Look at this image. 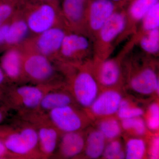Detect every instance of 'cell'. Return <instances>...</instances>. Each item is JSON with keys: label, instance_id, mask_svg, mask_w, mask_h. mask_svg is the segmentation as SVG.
<instances>
[{"label": "cell", "instance_id": "obj_1", "mask_svg": "<svg viewBox=\"0 0 159 159\" xmlns=\"http://www.w3.org/2000/svg\"><path fill=\"white\" fill-rule=\"evenodd\" d=\"M124 7L114 12L94 38V60L102 61L108 58L113 51L114 45L119 42L127 25Z\"/></svg>", "mask_w": 159, "mask_h": 159}, {"label": "cell", "instance_id": "obj_2", "mask_svg": "<svg viewBox=\"0 0 159 159\" xmlns=\"http://www.w3.org/2000/svg\"><path fill=\"white\" fill-rule=\"evenodd\" d=\"M7 133L1 140L10 157H42L39 148L37 129L32 123L26 124Z\"/></svg>", "mask_w": 159, "mask_h": 159}, {"label": "cell", "instance_id": "obj_3", "mask_svg": "<svg viewBox=\"0 0 159 159\" xmlns=\"http://www.w3.org/2000/svg\"><path fill=\"white\" fill-rule=\"evenodd\" d=\"M57 87L51 84L22 85L10 90L8 99L10 105L21 113L35 111L45 94Z\"/></svg>", "mask_w": 159, "mask_h": 159}, {"label": "cell", "instance_id": "obj_4", "mask_svg": "<svg viewBox=\"0 0 159 159\" xmlns=\"http://www.w3.org/2000/svg\"><path fill=\"white\" fill-rule=\"evenodd\" d=\"M124 7L108 0H90L86 19L87 33L94 39L107 20L119 8Z\"/></svg>", "mask_w": 159, "mask_h": 159}, {"label": "cell", "instance_id": "obj_5", "mask_svg": "<svg viewBox=\"0 0 159 159\" xmlns=\"http://www.w3.org/2000/svg\"><path fill=\"white\" fill-rule=\"evenodd\" d=\"M30 119V122L37 129L39 148L42 157H51L57 148L60 132L49 121L46 114L33 113Z\"/></svg>", "mask_w": 159, "mask_h": 159}, {"label": "cell", "instance_id": "obj_6", "mask_svg": "<svg viewBox=\"0 0 159 159\" xmlns=\"http://www.w3.org/2000/svg\"><path fill=\"white\" fill-rule=\"evenodd\" d=\"M98 81L88 70L80 71L74 77L71 87V94L80 106L89 108L99 94Z\"/></svg>", "mask_w": 159, "mask_h": 159}, {"label": "cell", "instance_id": "obj_7", "mask_svg": "<svg viewBox=\"0 0 159 159\" xmlns=\"http://www.w3.org/2000/svg\"><path fill=\"white\" fill-rule=\"evenodd\" d=\"M46 114L49 121L60 132L79 131L84 126L83 115L73 105L54 108Z\"/></svg>", "mask_w": 159, "mask_h": 159}, {"label": "cell", "instance_id": "obj_8", "mask_svg": "<svg viewBox=\"0 0 159 159\" xmlns=\"http://www.w3.org/2000/svg\"><path fill=\"white\" fill-rule=\"evenodd\" d=\"M129 43L118 57L107 58L102 61L94 60L96 66V79L102 86L111 87L116 85L121 79V58L133 48V46Z\"/></svg>", "mask_w": 159, "mask_h": 159}, {"label": "cell", "instance_id": "obj_9", "mask_svg": "<svg viewBox=\"0 0 159 159\" xmlns=\"http://www.w3.org/2000/svg\"><path fill=\"white\" fill-rule=\"evenodd\" d=\"M60 50L66 58L94 57L93 40L85 33L66 34Z\"/></svg>", "mask_w": 159, "mask_h": 159}, {"label": "cell", "instance_id": "obj_10", "mask_svg": "<svg viewBox=\"0 0 159 159\" xmlns=\"http://www.w3.org/2000/svg\"><path fill=\"white\" fill-rule=\"evenodd\" d=\"M23 66L26 75L40 84H47L45 83L52 78L54 73V67L43 54L31 55L26 59Z\"/></svg>", "mask_w": 159, "mask_h": 159}, {"label": "cell", "instance_id": "obj_11", "mask_svg": "<svg viewBox=\"0 0 159 159\" xmlns=\"http://www.w3.org/2000/svg\"><path fill=\"white\" fill-rule=\"evenodd\" d=\"M159 3V0H129L125 6L127 25L120 39L134 34L143 17L151 9Z\"/></svg>", "mask_w": 159, "mask_h": 159}, {"label": "cell", "instance_id": "obj_12", "mask_svg": "<svg viewBox=\"0 0 159 159\" xmlns=\"http://www.w3.org/2000/svg\"><path fill=\"white\" fill-rule=\"evenodd\" d=\"M131 88L141 95L159 94V78L155 70L150 66L144 67L135 73L130 81Z\"/></svg>", "mask_w": 159, "mask_h": 159}, {"label": "cell", "instance_id": "obj_13", "mask_svg": "<svg viewBox=\"0 0 159 159\" xmlns=\"http://www.w3.org/2000/svg\"><path fill=\"white\" fill-rule=\"evenodd\" d=\"M56 14L54 5L45 2L41 4L29 16L27 23L29 29L41 34L52 28Z\"/></svg>", "mask_w": 159, "mask_h": 159}, {"label": "cell", "instance_id": "obj_14", "mask_svg": "<svg viewBox=\"0 0 159 159\" xmlns=\"http://www.w3.org/2000/svg\"><path fill=\"white\" fill-rule=\"evenodd\" d=\"M122 99L118 91L107 90L98 95L89 108L95 116H109L117 113Z\"/></svg>", "mask_w": 159, "mask_h": 159}, {"label": "cell", "instance_id": "obj_15", "mask_svg": "<svg viewBox=\"0 0 159 159\" xmlns=\"http://www.w3.org/2000/svg\"><path fill=\"white\" fill-rule=\"evenodd\" d=\"M90 0H63L64 14L71 24L77 25L87 34L86 30L87 11Z\"/></svg>", "mask_w": 159, "mask_h": 159}, {"label": "cell", "instance_id": "obj_16", "mask_svg": "<svg viewBox=\"0 0 159 159\" xmlns=\"http://www.w3.org/2000/svg\"><path fill=\"white\" fill-rule=\"evenodd\" d=\"M74 101L75 100L72 94L55 88L45 94L35 111L40 114H46L54 108L73 105Z\"/></svg>", "mask_w": 159, "mask_h": 159}, {"label": "cell", "instance_id": "obj_17", "mask_svg": "<svg viewBox=\"0 0 159 159\" xmlns=\"http://www.w3.org/2000/svg\"><path fill=\"white\" fill-rule=\"evenodd\" d=\"M85 140L79 131L63 133L60 141L58 152L61 156L73 158L84 149Z\"/></svg>", "mask_w": 159, "mask_h": 159}, {"label": "cell", "instance_id": "obj_18", "mask_svg": "<svg viewBox=\"0 0 159 159\" xmlns=\"http://www.w3.org/2000/svg\"><path fill=\"white\" fill-rule=\"evenodd\" d=\"M66 34L63 29L51 28L41 34L37 46L43 55H48L60 50L64 38Z\"/></svg>", "mask_w": 159, "mask_h": 159}, {"label": "cell", "instance_id": "obj_19", "mask_svg": "<svg viewBox=\"0 0 159 159\" xmlns=\"http://www.w3.org/2000/svg\"><path fill=\"white\" fill-rule=\"evenodd\" d=\"M134 45H139L143 52L149 56L158 55L159 28L153 29L137 37H132Z\"/></svg>", "mask_w": 159, "mask_h": 159}, {"label": "cell", "instance_id": "obj_20", "mask_svg": "<svg viewBox=\"0 0 159 159\" xmlns=\"http://www.w3.org/2000/svg\"><path fill=\"white\" fill-rule=\"evenodd\" d=\"M106 140L98 129L91 132L87 137L84 146L87 157L90 158L97 159L102 156L106 145Z\"/></svg>", "mask_w": 159, "mask_h": 159}, {"label": "cell", "instance_id": "obj_21", "mask_svg": "<svg viewBox=\"0 0 159 159\" xmlns=\"http://www.w3.org/2000/svg\"><path fill=\"white\" fill-rule=\"evenodd\" d=\"M1 66L5 75L9 79L17 80L20 76L21 61L17 51H10L5 54L2 58Z\"/></svg>", "mask_w": 159, "mask_h": 159}, {"label": "cell", "instance_id": "obj_22", "mask_svg": "<svg viewBox=\"0 0 159 159\" xmlns=\"http://www.w3.org/2000/svg\"><path fill=\"white\" fill-rule=\"evenodd\" d=\"M133 37H137L153 29L159 28V3L146 13L140 22Z\"/></svg>", "mask_w": 159, "mask_h": 159}, {"label": "cell", "instance_id": "obj_23", "mask_svg": "<svg viewBox=\"0 0 159 159\" xmlns=\"http://www.w3.org/2000/svg\"><path fill=\"white\" fill-rule=\"evenodd\" d=\"M146 146L145 141L139 138H133L127 141L125 147V158L141 159L146 152Z\"/></svg>", "mask_w": 159, "mask_h": 159}, {"label": "cell", "instance_id": "obj_24", "mask_svg": "<svg viewBox=\"0 0 159 159\" xmlns=\"http://www.w3.org/2000/svg\"><path fill=\"white\" fill-rule=\"evenodd\" d=\"M98 130L103 135L105 139L114 140L120 135L122 132V126L117 119L108 118L99 122Z\"/></svg>", "mask_w": 159, "mask_h": 159}, {"label": "cell", "instance_id": "obj_25", "mask_svg": "<svg viewBox=\"0 0 159 159\" xmlns=\"http://www.w3.org/2000/svg\"><path fill=\"white\" fill-rule=\"evenodd\" d=\"M29 28L27 23L23 20L17 21L9 26L5 41L13 44L21 40L26 36Z\"/></svg>", "mask_w": 159, "mask_h": 159}, {"label": "cell", "instance_id": "obj_26", "mask_svg": "<svg viewBox=\"0 0 159 159\" xmlns=\"http://www.w3.org/2000/svg\"><path fill=\"white\" fill-rule=\"evenodd\" d=\"M144 113V111L142 109L132 106L128 100L122 99L116 114L119 119L122 120L142 117Z\"/></svg>", "mask_w": 159, "mask_h": 159}, {"label": "cell", "instance_id": "obj_27", "mask_svg": "<svg viewBox=\"0 0 159 159\" xmlns=\"http://www.w3.org/2000/svg\"><path fill=\"white\" fill-rule=\"evenodd\" d=\"M122 128L125 130H132L137 135L142 136L146 130V122L141 117L121 120Z\"/></svg>", "mask_w": 159, "mask_h": 159}, {"label": "cell", "instance_id": "obj_28", "mask_svg": "<svg viewBox=\"0 0 159 159\" xmlns=\"http://www.w3.org/2000/svg\"><path fill=\"white\" fill-rule=\"evenodd\" d=\"M102 156L106 159H125V152L122 149V143L118 140H112L106 145Z\"/></svg>", "mask_w": 159, "mask_h": 159}, {"label": "cell", "instance_id": "obj_29", "mask_svg": "<svg viewBox=\"0 0 159 159\" xmlns=\"http://www.w3.org/2000/svg\"><path fill=\"white\" fill-rule=\"evenodd\" d=\"M146 126L151 130L156 131L159 127V107L157 102H153L149 106Z\"/></svg>", "mask_w": 159, "mask_h": 159}, {"label": "cell", "instance_id": "obj_30", "mask_svg": "<svg viewBox=\"0 0 159 159\" xmlns=\"http://www.w3.org/2000/svg\"><path fill=\"white\" fill-rule=\"evenodd\" d=\"M0 2V26L4 25V23L10 16L13 7L10 2V0H1Z\"/></svg>", "mask_w": 159, "mask_h": 159}, {"label": "cell", "instance_id": "obj_31", "mask_svg": "<svg viewBox=\"0 0 159 159\" xmlns=\"http://www.w3.org/2000/svg\"><path fill=\"white\" fill-rule=\"evenodd\" d=\"M149 156L152 159H157L159 157V137H154L151 142L149 148Z\"/></svg>", "mask_w": 159, "mask_h": 159}, {"label": "cell", "instance_id": "obj_32", "mask_svg": "<svg viewBox=\"0 0 159 159\" xmlns=\"http://www.w3.org/2000/svg\"><path fill=\"white\" fill-rule=\"evenodd\" d=\"M9 25H3L0 26V44L5 41L9 29Z\"/></svg>", "mask_w": 159, "mask_h": 159}, {"label": "cell", "instance_id": "obj_33", "mask_svg": "<svg viewBox=\"0 0 159 159\" xmlns=\"http://www.w3.org/2000/svg\"><path fill=\"white\" fill-rule=\"evenodd\" d=\"M7 155H9V153L2 141L0 139V158L5 157Z\"/></svg>", "mask_w": 159, "mask_h": 159}, {"label": "cell", "instance_id": "obj_34", "mask_svg": "<svg viewBox=\"0 0 159 159\" xmlns=\"http://www.w3.org/2000/svg\"><path fill=\"white\" fill-rule=\"evenodd\" d=\"M5 81V74L2 68L0 67V86L4 83Z\"/></svg>", "mask_w": 159, "mask_h": 159}, {"label": "cell", "instance_id": "obj_35", "mask_svg": "<svg viewBox=\"0 0 159 159\" xmlns=\"http://www.w3.org/2000/svg\"><path fill=\"white\" fill-rule=\"evenodd\" d=\"M108 1L117 3L122 6H125L126 4V0H108Z\"/></svg>", "mask_w": 159, "mask_h": 159}, {"label": "cell", "instance_id": "obj_36", "mask_svg": "<svg viewBox=\"0 0 159 159\" xmlns=\"http://www.w3.org/2000/svg\"><path fill=\"white\" fill-rule=\"evenodd\" d=\"M40 1H43L45 3H50V4L55 5V3L57 2V0H40Z\"/></svg>", "mask_w": 159, "mask_h": 159}, {"label": "cell", "instance_id": "obj_37", "mask_svg": "<svg viewBox=\"0 0 159 159\" xmlns=\"http://www.w3.org/2000/svg\"><path fill=\"white\" fill-rule=\"evenodd\" d=\"M3 119H4V114L2 111L0 109V123L2 121Z\"/></svg>", "mask_w": 159, "mask_h": 159}, {"label": "cell", "instance_id": "obj_38", "mask_svg": "<svg viewBox=\"0 0 159 159\" xmlns=\"http://www.w3.org/2000/svg\"><path fill=\"white\" fill-rule=\"evenodd\" d=\"M129 1V0H126V4H127V3H128V2Z\"/></svg>", "mask_w": 159, "mask_h": 159}, {"label": "cell", "instance_id": "obj_39", "mask_svg": "<svg viewBox=\"0 0 159 159\" xmlns=\"http://www.w3.org/2000/svg\"><path fill=\"white\" fill-rule=\"evenodd\" d=\"M1 91H0V95H1Z\"/></svg>", "mask_w": 159, "mask_h": 159}]
</instances>
